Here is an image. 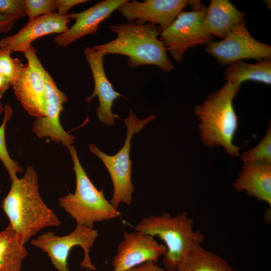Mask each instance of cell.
I'll list each match as a JSON object with an SVG mask.
<instances>
[{"instance_id":"83f0119b","label":"cell","mask_w":271,"mask_h":271,"mask_svg":"<svg viewBox=\"0 0 271 271\" xmlns=\"http://www.w3.org/2000/svg\"><path fill=\"white\" fill-rule=\"evenodd\" d=\"M18 20L17 17L0 15V34L8 33Z\"/></svg>"},{"instance_id":"d4e9b609","label":"cell","mask_w":271,"mask_h":271,"mask_svg":"<svg viewBox=\"0 0 271 271\" xmlns=\"http://www.w3.org/2000/svg\"><path fill=\"white\" fill-rule=\"evenodd\" d=\"M24 3L29 20L56 12L55 0H24Z\"/></svg>"},{"instance_id":"8fae6325","label":"cell","mask_w":271,"mask_h":271,"mask_svg":"<svg viewBox=\"0 0 271 271\" xmlns=\"http://www.w3.org/2000/svg\"><path fill=\"white\" fill-rule=\"evenodd\" d=\"M45 80V115L36 118L32 125V131L39 138H49L68 148L73 145L75 138L64 129L60 122V115L64 104L68 100L67 97L58 88L46 70Z\"/></svg>"},{"instance_id":"9c48e42d","label":"cell","mask_w":271,"mask_h":271,"mask_svg":"<svg viewBox=\"0 0 271 271\" xmlns=\"http://www.w3.org/2000/svg\"><path fill=\"white\" fill-rule=\"evenodd\" d=\"M27 63L12 86L14 93L27 113L36 118L45 115L46 84L44 68L32 46L24 53Z\"/></svg>"},{"instance_id":"ffe728a7","label":"cell","mask_w":271,"mask_h":271,"mask_svg":"<svg viewBox=\"0 0 271 271\" xmlns=\"http://www.w3.org/2000/svg\"><path fill=\"white\" fill-rule=\"evenodd\" d=\"M227 82L240 85L247 80L258 81L267 85L271 83V61L263 59L254 64L238 61L228 65L225 71Z\"/></svg>"},{"instance_id":"9a60e30c","label":"cell","mask_w":271,"mask_h":271,"mask_svg":"<svg viewBox=\"0 0 271 271\" xmlns=\"http://www.w3.org/2000/svg\"><path fill=\"white\" fill-rule=\"evenodd\" d=\"M84 54L91 69L94 84L93 93L86 100L90 102L97 96L99 106L96 111L99 120L107 125H113L115 118L119 116L112 112V108L114 101L121 95L113 89L106 75L103 59L106 54L92 47H86Z\"/></svg>"},{"instance_id":"484cf974","label":"cell","mask_w":271,"mask_h":271,"mask_svg":"<svg viewBox=\"0 0 271 271\" xmlns=\"http://www.w3.org/2000/svg\"><path fill=\"white\" fill-rule=\"evenodd\" d=\"M0 15L19 19L25 17L24 0H0Z\"/></svg>"},{"instance_id":"44dd1931","label":"cell","mask_w":271,"mask_h":271,"mask_svg":"<svg viewBox=\"0 0 271 271\" xmlns=\"http://www.w3.org/2000/svg\"><path fill=\"white\" fill-rule=\"evenodd\" d=\"M176 271H234L221 257L196 245L178 266Z\"/></svg>"},{"instance_id":"4fadbf2b","label":"cell","mask_w":271,"mask_h":271,"mask_svg":"<svg viewBox=\"0 0 271 271\" xmlns=\"http://www.w3.org/2000/svg\"><path fill=\"white\" fill-rule=\"evenodd\" d=\"M191 1L126 0L117 9L128 23H150L158 26L161 32L169 27Z\"/></svg>"},{"instance_id":"603a6c76","label":"cell","mask_w":271,"mask_h":271,"mask_svg":"<svg viewBox=\"0 0 271 271\" xmlns=\"http://www.w3.org/2000/svg\"><path fill=\"white\" fill-rule=\"evenodd\" d=\"M262 141L241 157L244 164H271L270 126Z\"/></svg>"},{"instance_id":"f1b7e54d","label":"cell","mask_w":271,"mask_h":271,"mask_svg":"<svg viewBox=\"0 0 271 271\" xmlns=\"http://www.w3.org/2000/svg\"><path fill=\"white\" fill-rule=\"evenodd\" d=\"M129 271H168L166 269L160 267L157 263L148 262L135 267Z\"/></svg>"},{"instance_id":"d6986e66","label":"cell","mask_w":271,"mask_h":271,"mask_svg":"<svg viewBox=\"0 0 271 271\" xmlns=\"http://www.w3.org/2000/svg\"><path fill=\"white\" fill-rule=\"evenodd\" d=\"M20 237L9 225L0 233V271H21L27 251Z\"/></svg>"},{"instance_id":"4316f807","label":"cell","mask_w":271,"mask_h":271,"mask_svg":"<svg viewBox=\"0 0 271 271\" xmlns=\"http://www.w3.org/2000/svg\"><path fill=\"white\" fill-rule=\"evenodd\" d=\"M87 2V0H55L57 12L64 15L68 14L69 10L72 7Z\"/></svg>"},{"instance_id":"e0dca14e","label":"cell","mask_w":271,"mask_h":271,"mask_svg":"<svg viewBox=\"0 0 271 271\" xmlns=\"http://www.w3.org/2000/svg\"><path fill=\"white\" fill-rule=\"evenodd\" d=\"M234 188L271 206V164H244Z\"/></svg>"},{"instance_id":"3957f363","label":"cell","mask_w":271,"mask_h":271,"mask_svg":"<svg viewBox=\"0 0 271 271\" xmlns=\"http://www.w3.org/2000/svg\"><path fill=\"white\" fill-rule=\"evenodd\" d=\"M240 86L226 82L195 109L200 121L199 128L203 143L209 147L221 146L232 156H239L240 150L233 142L238 127L233 101Z\"/></svg>"},{"instance_id":"6da1fadb","label":"cell","mask_w":271,"mask_h":271,"mask_svg":"<svg viewBox=\"0 0 271 271\" xmlns=\"http://www.w3.org/2000/svg\"><path fill=\"white\" fill-rule=\"evenodd\" d=\"M10 189L2 202L9 224L24 244L40 230L58 226L61 221L41 198L38 174L29 166L21 178L12 181Z\"/></svg>"},{"instance_id":"cb8c5ba5","label":"cell","mask_w":271,"mask_h":271,"mask_svg":"<svg viewBox=\"0 0 271 271\" xmlns=\"http://www.w3.org/2000/svg\"><path fill=\"white\" fill-rule=\"evenodd\" d=\"M13 53L6 48H0V75L11 86L24 66L21 60L11 56Z\"/></svg>"},{"instance_id":"7c38bea8","label":"cell","mask_w":271,"mask_h":271,"mask_svg":"<svg viewBox=\"0 0 271 271\" xmlns=\"http://www.w3.org/2000/svg\"><path fill=\"white\" fill-rule=\"evenodd\" d=\"M165 245L152 235L141 231H124L112 261L113 271H129L148 262L157 263L166 252Z\"/></svg>"},{"instance_id":"7a4b0ae2","label":"cell","mask_w":271,"mask_h":271,"mask_svg":"<svg viewBox=\"0 0 271 271\" xmlns=\"http://www.w3.org/2000/svg\"><path fill=\"white\" fill-rule=\"evenodd\" d=\"M116 38L106 43L92 46L108 54H120L128 57V65L134 68L153 65L164 71H171L174 66L167 56V49L158 36V26L150 24L127 23L109 26Z\"/></svg>"},{"instance_id":"7402d4cb","label":"cell","mask_w":271,"mask_h":271,"mask_svg":"<svg viewBox=\"0 0 271 271\" xmlns=\"http://www.w3.org/2000/svg\"><path fill=\"white\" fill-rule=\"evenodd\" d=\"M5 115L3 123L0 125V160L6 169L11 181L18 178L17 174L23 169L18 162L11 158L7 150L5 132L7 122L12 118L13 110L8 103L5 107Z\"/></svg>"},{"instance_id":"ac0fdd59","label":"cell","mask_w":271,"mask_h":271,"mask_svg":"<svg viewBox=\"0 0 271 271\" xmlns=\"http://www.w3.org/2000/svg\"><path fill=\"white\" fill-rule=\"evenodd\" d=\"M244 16L228 0H211L206 8L205 23L211 36L223 39L245 20Z\"/></svg>"},{"instance_id":"f546056e","label":"cell","mask_w":271,"mask_h":271,"mask_svg":"<svg viewBox=\"0 0 271 271\" xmlns=\"http://www.w3.org/2000/svg\"><path fill=\"white\" fill-rule=\"evenodd\" d=\"M11 86L10 84L0 75V99Z\"/></svg>"},{"instance_id":"30bf717a","label":"cell","mask_w":271,"mask_h":271,"mask_svg":"<svg viewBox=\"0 0 271 271\" xmlns=\"http://www.w3.org/2000/svg\"><path fill=\"white\" fill-rule=\"evenodd\" d=\"M206 51L221 65H229L242 59L260 61L271 57L270 46L252 37L246 28L245 20L221 41L208 42Z\"/></svg>"},{"instance_id":"5b68a950","label":"cell","mask_w":271,"mask_h":271,"mask_svg":"<svg viewBox=\"0 0 271 271\" xmlns=\"http://www.w3.org/2000/svg\"><path fill=\"white\" fill-rule=\"evenodd\" d=\"M71 157L76 179L74 193L58 200L59 206L74 218L76 225L93 228L94 223L108 221L120 216L121 213L105 197L88 177L73 145L67 148Z\"/></svg>"},{"instance_id":"2e32d148","label":"cell","mask_w":271,"mask_h":271,"mask_svg":"<svg viewBox=\"0 0 271 271\" xmlns=\"http://www.w3.org/2000/svg\"><path fill=\"white\" fill-rule=\"evenodd\" d=\"M125 1L104 0L81 12L69 14L75 22L66 31L54 37L55 43L64 48L86 35L96 34L100 23Z\"/></svg>"},{"instance_id":"5bb4252c","label":"cell","mask_w":271,"mask_h":271,"mask_svg":"<svg viewBox=\"0 0 271 271\" xmlns=\"http://www.w3.org/2000/svg\"><path fill=\"white\" fill-rule=\"evenodd\" d=\"M69 14L61 15L57 12L29 20L17 33L0 40V48H6L12 52H25L32 42L44 36L60 34L66 31L70 21Z\"/></svg>"},{"instance_id":"52a82bcc","label":"cell","mask_w":271,"mask_h":271,"mask_svg":"<svg viewBox=\"0 0 271 271\" xmlns=\"http://www.w3.org/2000/svg\"><path fill=\"white\" fill-rule=\"evenodd\" d=\"M206 8L200 4L193 11H182L160 32V39L175 61L181 62L189 48L211 41L205 23Z\"/></svg>"},{"instance_id":"8992f818","label":"cell","mask_w":271,"mask_h":271,"mask_svg":"<svg viewBox=\"0 0 271 271\" xmlns=\"http://www.w3.org/2000/svg\"><path fill=\"white\" fill-rule=\"evenodd\" d=\"M156 117V115L150 114L147 117L140 119L130 110L129 116L123 120L126 128L124 144L114 155L106 154L93 144L89 146L90 152L101 160L110 175L113 187L110 202L116 208L121 203L129 205L132 200L134 189L131 181L132 161L129 157L131 139L134 133L139 132Z\"/></svg>"},{"instance_id":"ba28073f","label":"cell","mask_w":271,"mask_h":271,"mask_svg":"<svg viewBox=\"0 0 271 271\" xmlns=\"http://www.w3.org/2000/svg\"><path fill=\"white\" fill-rule=\"evenodd\" d=\"M98 236V231L93 228L76 225L74 230L67 235L59 236L53 232H47L33 239L31 243L47 253L58 271H70L67 262L69 252L74 247L79 246L84 252V258L80 263L81 269L96 271L89 253Z\"/></svg>"},{"instance_id":"4dcf8cb0","label":"cell","mask_w":271,"mask_h":271,"mask_svg":"<svg viewBox=\"0 0 271 271\" xmlns=\"http://www.w3.org/2000/svg\"><path fill=\"white\" fill-rule=\"evenodd\" d=\"M5 111V107L3 104L0 102V114Z\"/></svg>"},{"instance_id":"277c9868","label":"cell","mask_w":271,"mask_h":271,"mask_svg":"<svg viewBox=\"0 0 271 271\" xmlns=\"http://www.w3.org/2000/svg\"><path fill=\"white\" fill-rule=\"evenodd\" d=\"M193 223L186 212L175 216L164 213L144 218L134 227V230L162 240L167 249L163 259L165 268L176 271L192 249L204 240L201 232L193 230Z\"/></svg>"}]
</instances>
